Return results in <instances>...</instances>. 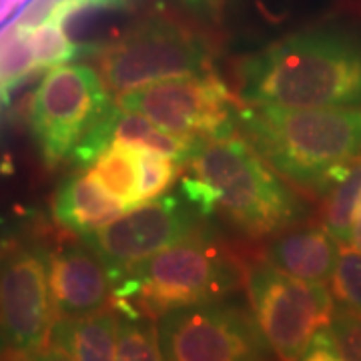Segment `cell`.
<instances>
[{
	"instance_id": "15",
	"label": "cell",
	"mask_w": 361,
	"mask_h": 361,
	"mask_svg": "<svg viewBox=\"0 0 361 361\" xmlns=\"http://www.w3.org/2000/svg\"><path fill=\"white\" fill-rule=\"evenodd\" d=\"M118 317L109 307L78 319H56L51 343L66 349L75 361H116Z\"/></svg>"
},
{
	"instance_id": "8",
	"label": "cell",
	"mask_w": 361,
	"mask_h": 361,
	"mask_svg": "<svg viewBox=\"0 0 361 361\" xmlns=\"http://www.w3.org/2000/svg\"><path fill=\"white\" fill-rule=\"evenodd\" d=\"M116 104L185 141L233 137L241 106L227 85L213 73L173 78L133 90L118 97Z\"/></svg>"
},
{
	"instance_id": "26",
	"label": "cell",
	"mask_w": 361,
	"mask_h": 361,
	"mask_svg": "<svg viewBox=\"0 0 361 361\" xmlns=\"http://www.w3.org/2000/svg\"><path fill=\"white\" fill-rule=\"evenodd\" d=\"M32 361H75L73 360V355L63 349L61 345H54V343H49L47 348L42 349L40 353H37Z\"/></svg>"
},
{
	"instance_id": "23",
	"label": "cell",
	"mask_w": 361,
	"mask_h": 361,
	"mask_svg": "<svg viewBox=\"0 0 361 361\" xmlns=\"http://www.w3.org/2000/svg\"><path fill=\"white\" fill-rule=\"evenodd\" d=\"M329 327L343 361H361V311L339 305L334 310Z\"/></svg>"
},
{
	"instance_id": "28",
	"label": "cell",
	"mask_w": 361,
	"mask_h": 361,
	"mask_svg": "<svg viewBox=\"0 0 361 361\" xmlns=\"http://www.w3.org/2000/svg\"><path fill=\"white\" fill-rule=\"evenodd\" d=\"M18 361H32V357H30V360H25V357H18Z\"/></svg>"
},
{
	"instance_id": "11",
	"label": "cell",
	"mask_w": 361,
	"mask_h": 361,
	"mask_svg": "<svg viewBox=\"0 0 361 361\" xmlns=\"http://www.w3.org/2000/svg\"><path fill=\"white\" fill-rule=\"evenodd\" d=\"M54 329L49 255L18 247L0 261V341L30 360L51 343Z\"/></svg>"
},
{
	"instance_id": "2",
	"label": "cell",
	"mask_w": 361,
	"mask_h": 361,
	"mask_svg": "<svg viewBox=\"0 0 361 361\" xmlns=\"http://www.w3.org/2000/svg\"><path fill=\"white\" fill-rule=\"evenodd\" d=\"M237 127L273 171L322 199L361 159V106L241 104Z\"/></svg>"
},
{
	"instance_id": "1",
	"label": "cell",
	"mask_w": 361,
	"mask_h": 361,
	"mask_svg": "<svg viewBox=\"0 0 361 361\" xmlns=\"http://www.w3.org/2000/svg\"><path fill=\"white\" fill-rule=\"evenodd\" d=\"M239 101L285 109L361 106V39L339 26L305 28L247 56Z\"/></svg>"
},
{
	"instance_id": "14",
	"label": "cell",
	"mask_w": 361,
	"mask_h": 361,
	"mask_svg": "<svg viewBox=\"0 0 361 361\" xmlns=\"http://www.w3.org/2000/svg\"><path fill=\"white\" fill-rule=\"evenodd\" d=\"M127 211L129 207L106 193L90 171L66 180L52 203L54 219L80 235L101 229Z\"/></svg>"
},
{
	"instance_id": "27",
	"label": "cell",
	"mask_w": 361,
	"mask_h": 361,
	"mask_svg": "<svg viewBox=\"0 0 361 361\" xmlns=\"http://www.w3.org/2000/svg\"><path fill=\"white\" fill-rule=\"evenodd\" d=\"M351 245H353V249L361 251V205H360V209H357L355 221H353V231H351Z\"/></svg>"
},
{
	"instance_id": "4",
	"label": "cell",
	"mask_w": 361,
	"mask_h": 361,
	"mask_svg": "<svg viewBox=\"0 0 361 361\" xmlns=\"http://www.w3.org/2000/svg\"><path fill=\"white\" fill-rule=\"evenodd\" d=\"M195 179L215 197V209L251 237L289 231L305 205L241 137L201 141L189 161Z\"/></svg>"
},
{
	"instance_id": "7",
	"label": "cell",
	"mask_w": 361,
	"mask_h": 361,
	"mask_svg": "<svg viewBox=\"0 0 361 361\" xmlns=\"http://www.w3.org/2000/svg\"><path fill=\"white\" fill-rule=\"evenodd\" d=\"M247 295L261 336L279 361H297L334 315L331 291L275 269L265 259L249 265Z\"/></svg>"
},
{
	"instance_id": "19",
	"label": "cell",
	"mask_w": 361,
	"mask_h": 361,
	"mask_svg": "<svg viewBox=\"0 0 361 361\" xmlns=\"http://www.w3.org/2000/svg\"><path fill=\"white\" fill-rule=\"evenodd\" d=\"M35 68L39 66L26 28L11 26L4 35H0V92L11 89Z\"/></svg>"
},
{
	"instance_id": "25",
	"label": "cell",
	"mask_w": 361,
	"mask_h": 361,
	"mask_svg": "<svg viewBox=\"0 0 361 361\" xmlns=\"http://www.w3.org/2000/svg\"><path fill=\"white\" fill-rule=\"evenodd\" d=\"M171 2L191 18H197L207 25L219 20L221 4H223V0H171Z\"/></svg>"
},
{
	"instance_id": "6",
	"label": "cell",
	"mask_w": 361,
	"mask_h": 361,
	"mask_svg": "<svg viewBox=\"0 0 361 361\" xmlns=\"http://www.w3.org/2000/svg\"><path fill=\"white\" fill-rule=\"evenodd\" d=\"M115 106L99 71L90 65L51 68L32 94L30 127L49 165L71 157Z\"/></svg>"
},
{
	"instance_id": "12",
	"label": "cell",
	"mask_w": 361,
	"mask_h": 361,
	"mask_svg": "<svg viewBox=\"0 0 361 361\" xmlns=\"http://www.w3.org/2000/svg\"><path fill=\"white\" fill-rule=\"evenodd\" d=\"M49 281L56 319L87 317L109 310L113 301V275L85 241L49 255Z\"/></svg>"
},
{
	"instance_id": "18",
	"label": "cell",
	"mask_w": 361,
	"mask_h": 361,
	"mask_svg": "<svg viewBox=\"0 0 361 361\" xmlns=\"http://www.w3.org/2000/svg\"><path fill=\"white\" fill-rule=\"evenodd\" d=\"M116 361H167L161 349L155 319L118 317Z\"/></svg>"
},
{
	"instance_id": "5",
	"label": "cell",
	"mask_w": 361,
	"mask_h": 361,
	"mask_svg": "<svg viewBox=\"0 0 361 361\" xmlns=\"http://www.w3.org/2000/svg\"><path fill=\"white\" fill-rule=\"evenodd\" d=\"M211 47L201 32L167 14H147L97 54L111 94L123 97L173 78L211 73Z\"/></svg>"
},
{
	"instance_id": "3",
	"label": "cell",
	"mask_w": 361,
	"mask_h": 361,
	"mask_svg": "<svg viewBox=\"0 0 361 361\" xmlns=\"http://www.w3.org/2000/svg\"><path fill=\"white\" fill-rule=\"evenodd\" d=\"M239 281L235 257L207 229L116 273L113 307L125 317L159 319L169 311L221 301Z\"/></svg>"
},
{
	"instance_id": "22",
	"label": "cell",
	"mask_w": 361,
	"mask_h": 361,
	"mask_svg": "<svg viewBox=\"0 0 361 361\" xmlns=\"http://www.w3.org/2000/svg\"><path fill=\"white\" fill-rule=\"evenodd\" d=\"M331 285L341 305L361 311V251L341 249Z\"/></svg>"
},
{
	"instance_id": "21",
	"label": "cell",
	"mask_w": 361,
	"mask_h": 361,
	"mask_svg": "<svg viewBox=\"0 0 361 361\" xmlns=\"http://www.w3.org/2000/svg\"><path fill=\"white\" fill-rule=\"evenodd\" d=\"M139 161V191L137 207L159 199L179 177V163L153 151H137Z\"/></svg>"
},
{
	"instance_id": "24",
	"label": "cell",
	"mask_w": 361,
	"mask_h": 361,
	"mask_svg": "<svg viewBox=\"0 0 361 361\" xmlns=\"http://www.w3.org/2000/svg\"><path fill=\"white\" fill-rule=\"evenodd\" d=\"M297 361H343L329 325L322 327Z\"/></svg>"
},
{
	"instance_id": "16",
	"label": "cell",
	"mask_w": 361,
	"mask_h": 361,
	"mask_svg": "<svg viewBox=\"0 0 361 361\" xmlns=\"http://www.w3.org/2000/svg\"><path fill=\"white\" fill-rule=\"evenodd\" d=\"M90 175L99 180L111 197L135 209L139 191V161L137 149L127 147H109L90 165Z\"/></svg>"
},
{
	"instance_id": "13",
	"label": "cell",
	"mask_w": 361,
	"mask_h": 361,
	"mask_svg": "<svg viewBox=\"0 0 361 361\" xmlns=\"http://www.w3.org/2000/svg\"><path fill=\"white\" fill-rule=\"evenodd\" d=\"M339 253V243L325 229L305 227L279 233L267 243L263 259L289 277L325 285L334 279Z\"/></svg>"
},
{
	"instance_id": "10",
	"label": "cell",
	"mask_w": 361,
	"mask_h": 361,
	"mask_svg": "<svg viewBox=\"0 0 361 361\" xmlns=\"http://www.w3.org/2000/svg\"><path fill=\"white\" fill-rule=\"evenodd\" d=\"M205 219L207 215L180 191L135 207L101 229L82 235V239L115 277L133 263L207 231Z\"/></svg>"
},
{
	"instance_id": "17",
	"label": "cell",
	"mask_w": 361,
	"mask_h": 361,
	"mask_svg": "<svg viewBox=\"0 0 361 361\" xmlns=\"http://www.w3.org/2000/svg\"><path fill=\"white\" fill-rule=\"evenodd\" d=\"M361 205V159L325 195L323 223L325 231L339 245L351 243L353 221Z\"/></svg>"
},
{
	"instance_id": "20",
	"label": "cell",
	"mask_w": 361,
	"mask_h": 361,
	"mask_svg": "<svg viewBox=\"0 0 361 361\" xmlns=\"http://www.w3.org/2000/svg\"><path fill=\"white\" fill-rule=\"evenodd\" d=\"M26 32H28V42L35 52V61L39 68H47V66L54 68V66L66 65L77 54L75 42L68 39V35L59 23L47 20L35 28H26Z\"/></svg>"
},
{
	"instance_id": "9",
	"label": "cell",
	"mask_w": 361,
	"mask_h": 361,
	"mask_svg": "<svg viewBox=\"0 0 361 361\" xmlns=\"http://www.w3.org/2000/svg\"><path fill=\"white\" fill-rule=\"evenodd\" d=\"M157 329L167 361H269L273 353L255 317L221 301L169 311Z\"/></svg>"
}]
</instances>
